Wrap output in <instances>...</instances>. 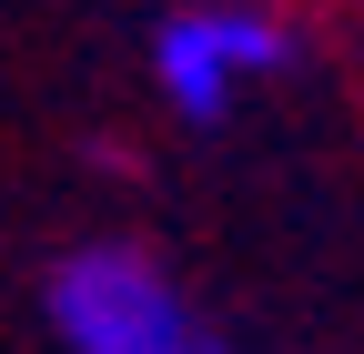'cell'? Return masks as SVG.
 Returning <instances> with one entry per match:
<instances>
[{
    "label": "cell",
    "mask_w": 364,
    "mask_h": 354,
    "mask_svg": "<svg viewBox=\"0 0 364 354\" xmlns=\"http://www.w3.org/2000/svg\"><path fill=\"white\" fill-rule=\"evenodd\" d=\"M41 314H51L61 354H233L203 304L182 294L142 243H81L51 263L41 284Z\"/></svg>",
    "instance_id": "6da1fadb"
},
{
    "label": "cell",
    "mask_w": 364,
    "mask_h": 354,
    "mask_svg": "<svg viewBox=\"0 0 364 354\" xmlns=\"http://www.w3.org/2000/svg\"><path fill=\"white\" fill-rule=\"evenodd\" d=\"M273 71H294V31L273 11H253V0H193V11H172L152 31V92L193 132L233 122V102Z\"/></svg>",
    "instance_id": "7a4b0ae2"
}]
</instances>
